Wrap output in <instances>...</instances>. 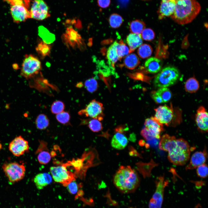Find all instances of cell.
Listing matches in <instances>:
<instances>
[{
    "label": "cell",
    "mask_w": 208,
    "mask_h": 208,
    "mask_svg": "<svg viewBox=\"0 0 208 208\" xmlns=\"http://www.w3.org/2000/svg\"><path fill=\"white\" fill-rule=\"evenodd\" d=\"M113 182L121 192H134L139 186L140 179L137 172L129 166H120L113 177Z\"/></svg>",
    "instance_id": "cell-1"
},
{
    "label": "cell",
    "mask_w": 208,
    "mask_h": 208,
    "mask_svg": "<svg viewBox=\"0 0 208 208\" xmlns=\"http://www.w3.org/2000/svg\"><path fill=\"white\" fill-rule=\"evenodd\" d=\"M201 6L196 0H176L174 12L171 16L181 25L191 22L199 13Z\"/></svg>",
    "instance_id": "cell-2"
},
{
    "label": "cell",
    "mask_w": 208,
    "mask_h": 208,
    "mask_svg": "<svg viewBox=\"0 0 208 208\" xmlns=\"http://www.w3.org/2000/svg\"><path fill=\"white\" fill-rule=\"evenodd\" d=\"M9 4L13 21L16 23L31 18L30 0H3Z\"/></svg>",
    "instance_id": "cell-3"
},
{
    "label": "cell",
    "mask_w": 208,
    "mask_h": 208,
    "mask_svg": "<svg viewBox=\"0 0 208 208\" xmlns=\"http://www.w3.org/2000/svg\"><path fill=\"white\" fill-rule=\"evenodd\" d=\"M177 144L175 149L168 153V158L169 161L174 165H183L190 159V146L186 141L181 138L177 139Z\"/></svg>",
    "instance_id": "cell-4"
},
{
    "label": "cell",
    "mask_w": 208,
    "mask_h": 208,
    "mask_svg": "<svg viewBox=\"0 0 208 208\" xmlns=\"http://www.w3.org/2000/svg\"><path fill=\"white\" fill-rule=\"evenodd\" d=\"M179 74V71L175 67H165L155 77L154 84L157 87L166 88L173 84L178 80Z\"/></svg>",
    "instance_id": "cell-5"
},
{
    "label": "cell",
    "mask_w": 208,
    "mask_h": 208,
    "mask_svg": "<svg viewBox=\"0 0 208 208\" xmlns=\"http://www.w3.org/2000/svg\"><path fill=\"white\" fill-rule=\"evenodd\" d=\"M42 65L39 60L32 54H26L22 64L21 75L27 79L34 77L41 70Z\"/></svg>",
    "instance_id": "cell-6"
},
{
    "label": "cell",
    "mask_w": 208,
    "mask_h": 208,
    "mask_svg": "<svg viewBox=\"0 0 208 208\" xmlns=\"http://www.w3.org/2000/svg\"><path fill=\"white\" fill-rule=\"evenodd\" d=\"M2 168L10 182L12 183L22 180L25 175V166L17 162H10L3 164Z\"/></svg>",
    "instance_id": "cell-7"
},
{
    "label": "cell",
    "mask_w": 208,
    "mask_h": 208,
    "mask_svg": "<svg viewBox=\"0 0 208 208\" xmlns=\"http://www.w3.org/2000/svg\"><path fill=\"white\" fill-rule=\"evenodd\" d=\"M50 170L54 180L62 184L64 186L66 187L71 182L75 180V175L67 170L65 164L52 166Z\"/></svg>",
    "instance_id": "cell-8"
},
{
    "label": "cell",
    "mask_w": 208,
    "mask_h": 208,
    "mask_svg": "<svg viewBox=\"0 0 208 208\" xmlns=\"http://www.w3.org/2000/svg\"><path fill=\"white\" fill-rule=\"evenodd\" d=\"M103 104L95 99L92 100L83 109L78 112L80 116L90 117L99 121L103 120L104 114Z\"/></svg>",
    "instance_id": "cell-9"
},
{
    "label": "cell",
    "mask_w": 208,
    "mask_h": 208,
    "mask_svg": "<svg viewBox=\"0 0 208 208\" xmlns=\"http://www.w3.org/2000/svg\"><path fill=\"white\" fill-rule=\"evenodd\" d=\"M168 181L164 176L158 177L156 181V189L149 204V208H161L163 201L164 190Z\"/></svg>",
    "instance_id": "cell-10"
},
{
    "label": "cell",
    "mask_w": 208,
    "mask_h": 208,
    "mask_svg": "<svg viewBox=\"0 0 208 208\" xmlns=\"http://www.w3.org/2000/svg\"><path fill=\"white\" fill-rule=\"evenodd\" d=\"M63 42L68 46L73 48H78L82 49L85 47L83 40L78 32L72 27L67 28L62 35Z\"/></svg>",
    "instance_id": "cell-11"
},
{
    "label": "cell",
    "mask_w": 208,
    "mask_h": 208,
    "mask_svg": "<svg viewBox=\"0 0 208 208\" xmlns=\"http://www.w3.org/2000/svg\"><path fill=\"white\" fill-rule=\"evenodd\" d=\"M31 18L41 21L50 16L49 8L43 0H34L30 9Z\"/></svg>",
    "instance_id": "cell-12"
},
{
    "label": "cell",
    "mask_w": 208,
    "mask_h": 208,
    "mask_svg": "<svg viewBox=\"0 0 208 208\" xmlns=\"http://www.w3.org/2000/svg\"><path fill=\"white\" fill-rule=\"evenodd\" d=\"M155 114L154 117L160 123L169 126L174 119L175 113L172 104L170 106H160L155 109Z\"/></svg>",
    "instance_id": "cell-13"
},
{
    "label": "cell",
    "mask_w": 208,
    "mask_h": 208,
    "mask_svg": "<svg viewBox=\"0 0 208 208\" xmlns=\"http://www.w3.org/2000/svg\"><path fill=\"white\" fill-rule=\"evenodd\" d=\"M9 150L14 156H20L29 150L28 142L21 136L15 137L9 143Z\"/></svg>",
    "instance_id": "cell-14"
},
{
    "label": "cell",
    "mask_w": 208,
    "mask_h": 208,
    "mask_svg": "<svg viewBox=\"0 0 208 208\" xmlns=\"http://www.w3.org/2000/svg\"><path fill=\"white\" fill-rule=\"evenodd\" d=\"M144 125V128L154 138H160L161 133L164 130L163 124L152 117L146 119Z\"/></svg>",
    "instance_id": "cell-15"
},
{
    "label": "cell",
    "mask_w": 208,
    "mask_h": 208,
    "mask_svg": "<svg viewBox=\"0 0 208 208\" xmlns=\"http://www.w3.org/2000/svg\"><path fill=\"white\" fill-rule=\"evenodd\" d=\"M207 157L205 148L203 152H195L192 156L190 162L186 166L185 169L187 170L195 169L198 166L205 164Z\"/></svg>",
    "instance_id": "cell-16"
},
{
    "label": "cell",
    "mask_w": 208,
    "mask_h": 208,
    "mask_svg": "<svg viewBox=\"0 0 208 208\" xmlns=\"http://www.w3.org/2000/svg\"><path fill=\"white\" fill-rule=\"evenodd\" d=\"M177 146V139L176 138L167 134L162 136L159 145L160 149L167 151L168 153L173 151Z\"/></svg>",
    "instance_id": "cell-17"
},
{
    "label": "cell",
    "mask_w": 208,
    "mask_h": 208,
    "mask_svg": "<svg viewBox=\"0 0 208 208\" xmlns=\"http://www.w3.org/2000/svg\"><path fill=\"white\" fill-rule=\"evenodd\" d=\"M208 113L203 106L199 107L196 115V121L198 129L203 132L208 131Z\"/></svg>",
    "instance_id": "cell-18"
},
{
    "label": "cell",
    "mask_w": 208,
    "mask_h": 208,
    "mask_svg": "<svg viewBox=\"0 0 208 208\" xmlns=\"http://www.w3.org/2000/svg\"><path fill=\"white\" fill-rule=\"evenodd\" d=\"M175 1L176 0L162 1L157 12L159 19L172 15L175 9Z\"/></svg>",
    "instance_id": "cell-19"
},
{
    "label": "cell",
    "mask_w": 208,
    "mask_h": 208,
    "mask_svg": "<svg viewBox=\"0 0 208 208\" xmlns=\"http://www.w3.org/2000/svg\"><path fill=\"white\" fill-rule=\"evenodd\" d=\"M40 144L36 153L38 154L37 159L41 164H46L50 161L51 155L47 148V143L44 141H40Z\"/></svg>",
    "instance_id": "cell-20"
},
{
    "label": "cell",
    "mask_w": 208,
    "mask_h": 208,
    "mask_svg": "<svg viewBox=\"0 0 208 208\" xmlns=\"http://www.w3.org/2000/svg\"><path fill=\"white\" fill-rule=\"evenodd\" d=\"M116 133L112 137L111 142L112 146L117 150L125 148L128 143V140L123 132L115 131Z\"/></svg>",
    "instance_id": "cell-21"
},
{
    "label": "cell",
    "mask_w": 208,
    "mask_h": 208,
    "mask_svg": "<svg viewBox=\"0 0 208 208\" xmlns=\"http://www.w3.org/2000/svg\"><path fill=\"white\" fill-rule=\"evenodd\" d=\"M159 59L154 57L148 59L144 64L146 70L151 73H155L159 71L161 68L162 64Z\"/></svg>",
    "instance_id": "cell-22"
},
{
    "label": "cell",
    "mask_w": 208,
    "mask_h": 208,
    "mask_svg": "<svg viewBox=\"0 0 208 208\" xmlns=\"http://www.w3.org/2000/svg\"><path fill=\"white\" fill-rule=\"evenodd\" d=\"M34 181L37 188L40 190L50 184L52 179L51 175L48 173H40L35 176Z\"/></svg>",
    "instance_id": "cell-23"
},
{
    "label": "cell",
    "mask_w": 208,
    "mask_h": 208,
    "mask_svg": "<svg viewBox=\"0 0 208 208\" xmlns=\"http://www.w3.org/2000/svg\"><path fill=\"white\" fill-rule=\"evenodd\" d=\"M126 41L130 53L139 47L143 43L142 39L140 34L132 33L130 34L127 36Z\"/></svg>",
    "instance_id": "cell-24"
},
{
    "label": "cell",
    "mask_w": 208,
    "mask_h": 208,
    "mask_svg": "<svg viewBox=\"0 0 208 208\" xmlns=\"http://www.w3.org/2000/svg\"><path fill=\"white\" fill-rule=\"evenodd\" d=\"M118 44V42L115 41L109 47L107 52L106 56L109 64L112 67H114L115 63L120 60L117 52Z\"/></svg>",
    "instance_id": "cell-25"
},
{
    "label": "cell",
    "mask_w": 208,
    "mask_h": 208,
    "mask_svg": "<svg viewBox=\"0 0 208 208\" xmlns=\"http://www.w3.org/2000/svg\"><path fill=\"white\" fill-rule=\"evenodd\" d=\"M140 63V61L138 57L134 53L129 54L125 57L124 60V65L129 69H135Z\"/></svg>",
    "instance_id": "cell-26"
},
{
    "label": "cell",
    "mask_w": 208,
    "mask_h": 208,
    "mask_svg": "<svg viewBox=\"0 0 208 208\" xmlns=\"http://www.w3.org/2000/svg\"><path fill=\"white\" fill-rule=\"evenodd\" d=\"M130 31L131 33L141 34L145 28V24L144 22L140 20H135L131 21L129 25Z\"/></svg>",
    "instance_id": "cell-27"
},
{
    "label": "cell",
    "mask_w": 208,
    "mask_h": 208,
    "mask_svg": "<svg viewBox=\"0 0 208 208\" xmlns=\"http://www.w3.org/2000/svg\"><path fill=\"white\" fill-rule=\"evenodd\" d=\"M51 46L43 41L40 42L36 48L38 53L41 58L49 56L51 51Z\"/></svg>",
    "instance_id": "cell-28"
},
{
    "label": "cell",
    "mask_w": 208,
    "mask_h": 208,
    "mask_svg": "<svg viewBox=\"0 0 208 208\" xmlns=\"http://www.w3.org/2000/svg\"><path fill=\"white\" fill-rule=\"evenodd\" d=\"M199 88L198 81L194 77H192L188 79L185 85V88L187 92L190 93L196 92Z\"/></svg>",
    "instance_id": "cell-29"
},
{
    "label": "cell",
    "mask_w": 208,
    "mask_h": 208,
    "mask_svg": "<svg viewBox=\"0 0 208 208\" xmlns=\"http://www.w3.org/2000/svg\"><path fill=\"white\" fill-rule=\"evenodd\" d=\"M35 124L38 129L41 130H44L49 126V120L46 115L43 114H40L36 119Z\"/></svg>",
    "instance_id": "cell-30"
},
{
    "label": "cell",
    "mask_w": 208,
    "mask_h": 208,
    "mask_svg": "<svg viewBox=\"0 0 208 208\" xmlns=\"http://www.w3.org/2000/svg\"><path fill=\"white\" fill-rule=\"evenodd\" d=\"M153 49L151 46L149 44H142L139 47L137 53L139 56L143 59L149 57L152 54Z\"/></svg>",
    "instance_id": "cell-31"
},
{
    "label": "cell",
    "mask_w": 208,
    "mask_h": 208,
    "mask_svg": "<svg viewBox=\"0 0 208 208\" xmlns=\"http://www.w3.org/2000/svg\"><path fill=\"white\" fill-rule=\"evenodd\" d=\"M39 34L43 39V41L48 44L51 43L55 40L53 34L50 33L42 26H40L39 28Z\"/></svg>",
    "instance_id": "cell-32"
},
{
    "label": "cell",
    "mask_w": 208,
    "mask_h": 208,
    "mask_svg": "<svg viewBox=\"0 0 208 208\" xmlns=\"http://www.w3.org/2000/svg\"><path fill=\"white\" fill-rule=\"evenodd\" d=\"M124 21L122 17L116 13L111 14L109 18V22L110 26L113 28H116L119 27Z\"/></svg>",
    "instance_id": "cell-33"
},
{
    "label": "cell",
    "mask_w": 208,
    "mask_h": 208,
    "mask_svg": "<svg viewBox=\"0 0 208 208\" xmlns=\"http://www.w3.org/2000/svg\"><path fill=\"white\" fill-rule=\"evenodd\" d=\"M117 52L120 60L130 53L129 48L122 41L118 42Z\"/></svg>",
    "instance_id": "cell-34"
},
{
    "label": "cell",
    "mask_w": 208,
    "mask_h": 208,
    "mask_svg": "<svg viewBox=\"0 0 208 208\" xmlns=\"http://www.w3.org/2000/svg\"><path fill=\"white\" fill-rule=\"evenodd\" d=\"M156 92L162 99L164 103L168 102L172 97L170 91L166 88H159Z\"/></svg>",
    "instance_id": "cell-35"
},
{
    "label": "cell",
    "mask_w": 208,
    "mask_h": 208,
    "mask_svg": "<svg viewBox=\"0 0 208 208\" xmlns=\"http://www.w3.org/2000/svg\"><path fill=\"white\" fill-rule=\"evenodd\" d=\"M84 86L86 90L90 92L93 93L96 91L98 87L97 81L95 79L92 78L86 80Z\"/></svg>",
    "instance_id": "cell-36"
},
{
    "label": "cell",
    "mask_w": 208,
    "mask_h": 208,
    "mask_svg": "<svg viewBox=\"0 0 208 208\" xmlns=\"http://www.w3.org/2000/svg\"><path fill=\"white\" fill-rule=\"evenodd\" d=\"M65 105L62 101L57 100L54 102L51 106V110L52 113L57 114L64 111Z\"/></svg>",
    "instance_id": "cell-37"
},
{
    "label": "cell",
    "mask_w": 208,
    "mask_h": 208,
    "mask_svg": "<svg viewBox=\"0 0 208 208\" xmlns=\"http://www.w3.org/2000/svg\"><path fill=\"white\" fill-rule=\"evenodd\" d=\"M88 126L93 132H97L101 130L103 128L102 125L100 121L93 119L88 122Z\"/></svg>",
    "instance_id": "cell-38"
},
{
    "label": "cell",
    "mask_w": 208,
    "mask_h": 208,
    "mask_svg": "<svg viewBox=\"0 0 208 208\" xmlns=\"http://www.w3.org/2000/svg\"><path fill=\"white\" fill-rule=\"evenodd\" d=\"M56 118L59 122L64 125H66L69 122L70 116L69 112L63 111L57 114Z\"/></svg>",
    "instance_id": "cell-39"
},
{
    "label": "cell",
    "mask_w": 208,
    "mask_h": 208,
    "mask_svg": "<svg viewBox=\"0 0 208 208\" xmlns=\"http://www.w3.org/2000/svg\"><path fill=\"white\" fill-rule=\"evenodd\" d=\"M140 35L142 39L148 41L152 40L155 37L154 32L152 29L149 28H145Z\"/></svg>",
    "instance_id": "cell-40"
},
{
    "label": "cell",
    "mask_w": 208,
    "mask_h": 208,
    "mask_svg": "<svg viewBox=\"0 0 208 208\" xmlns=\"http://www.w3.org/2000/svg\"><path fill=\"white\" fill-rule=\"evenodd\" d=\"M82 185L81 183L78 184L74 180L70 183L66 187L68 190L70 194H75Z\"/></svg>",
    "instance_id": "cell-41"
},
{
    "label": "cell",
    "mask_w": 208,
    "mask_h": 208,
    "mask_svg": "<svg viewBox=\"0 0 208 208\" xmlns=\"http://www.w3.org/2000/svg\"><path fill=\"white\" fill-rule=\"evenodd\" d=\"M196 168L197 174L199 177L204 178L207 176L208 168L207 166L205 164L198 166Z\"/></svg>",
    "instance_id": "cell-42"
},
{
    "label": "cell",
    "mask_w": 208,
    "mask_h": 208,
    "mask_svg": "<svg viewBox=\"0 0 208 208\" xmlns=\"http://www.w3.org/2000/svg\"><path fill=\"white\" fill-rule=\"evenodd\" d=\"M97 3L99 7L105 8L109 6L111 3V0H97Z\"/></svg>",
    "instance_id": "cell-43"
},
{
    "label": "cell",
    "mask_w": 208,
    "mask_h": 208,
    "mask_svg": "<svg viewBox=\"0 0 208 208\" xmlns=\"http://www.w3.org/2000/svg\"><path fill=\"white\" fill-rule=\"evenodd\" d=\"M141 134L144 138L147 140H150L155 138L144 128L142 130Z\"/></svg>",
    "instance_id": "cell-44"
},
{
    "label": "cell",
    "mask_w": 208,
    "mask_h": 208,
    "mask_svg": "<svg viewBox=\"0 0 208 208\" xmlns=\"http://www.w3.org/2000/svg\"><path fill=\"white\" fill-rule=\"evenodd\" d=\"M151 96L154 101L157 103H164L161 98L157 94L156 91H153L151 93Z\"/></svg>",
    "instance_id": "cell-45"
},
{
    "label": "cell",
    "mask_w": 208,
    "mask_h": 208,
    "mask_svg": "<svg viewBox=\"0 0 208 208\" xmlns=\"http://www.w3.org/2000/svg\"><path fill=\"white\" fill-rule=\"evenodd\" d=\"M77 87L79 88H81L83 86V83L80 82L77 84Z\"/></svg>",
    "instance_id": "cell-46"
},
{
    "label": "cell",
    "mask_w": 208,
    "mask_h": 208,
    "mask_svg": "<svg viewBox=\"0 0 208 208\" xmlns=\"http://www.w3.org/2000/svg\"><path fill=\"white\" fill-rule=\"evenodd\" d=\"M162 1H168L169 0H161Z\"/></svg>",
    "instance_id": "cell-47"
},
{
    "label": "cell",
    "mask_w": 208,
    "mask_h": 208,
    "mask_svg": "<svg viewBox=\"0 0 208 208\" xmlns=\"http://www.w3.org/2000/svg\"></svg>",
    "instance_id": "cell-48"
}]
</instances>
